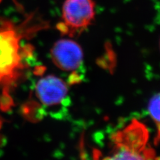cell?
I'll return each instance as SVG.
<instances>
[{
  "mask_svg": "<svg viewBox=\"0 0 160 160\" xmlns=\"http://www.w3.org/2000/svg\"><path fill=\"white\" fill-rule=\"evenodd\" d=\"M148 109L150 116L154 121L157 127V136L155 138V143L160 142V93L153 96L150 99Z\"/></svg>",
  "mask_w": 160,
  "mask_h": 160,
  "instance_id": "8992f818",
  "label": "cell"
},
{
  "mask_svg": "<svg viewBox=\"0 0 160 160\" xmlns=\"http://www.w3.org/2000/svg\"><path fill=\"white\" fill-rule=\"evenodd\" d=\"M96 16L93 0H65L61 22L57 28L63 35L75 36L92 24Z\"/></svg>",
  "mask_w": 160,
  "mask_h": 160,
  "instance_id": "3957f363",
  "label": "cell"
},
{
  "mask_svg": "<svg viewBox=\"0 0 160 160\" xmlns=\"http://www.w3.org/2000/svg\"><path fill=\"white\" fill-rule=\"evenodd\" d=\"M21 36L13 23L0 25V84L12 82L23 68Z\"/></svg>",
  "mask_w": 160,
  "mask_h": 160,
  "instance_id": "7a4b0ae2",
  "label": "cell"
},
{
  "mask_svg": "<svg viewBox=\"0 0 160 160\" xmlns=\"http://www.w3.org/2000/svg\"><path fill=\"white\" fill-rule=\"evenodd\" d=\"M148 139V129L143 123L134 119L126 128L113 135L112 140L115 148L113 156L107 159H153L154 151L146 148Z\"/></svg>",
  "mask_w": 160,
  "mask_h": 160,
  "instance_id": "6da1fadb",
  "label": "cell"
},
{
  "mask_svg": "<svg viewBox=\"0 0 160 160\" xmlns=\"http://www.w3.org/2000/svg\"><path fill=\"white\" fill-rule=\"evenodd\" d=\"M36 96L43 105L48 107L57 106L64 103L68 95L66 82L54 76L40 79L36 86Z\"/></svg>",
  "mask_w": 160,
  "mask_h": 160,
  "instance_id": "5b68a950",
  "label": "cell"
},
{
  "mask_svg": "<svg viewBox=\"0 0 160 160\" xmlns=\"http://www.w3.org/2000/svg\"><path fill=\"white\" fill-rule=\"evenodd\" d=\"M54 64L66 72H75L83 61V52L79 45L71 39H62L56 42L51 49Z\"/></svg>",
  "mask_w": 160,
  "mask_h": 160,
  "instance_id": "277c9868",
  "label": "cell"
}]
</instances>
